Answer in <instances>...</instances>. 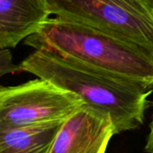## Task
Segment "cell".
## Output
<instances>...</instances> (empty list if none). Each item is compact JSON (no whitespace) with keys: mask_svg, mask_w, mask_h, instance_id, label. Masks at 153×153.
<instances>
[{"mask_svg":"<svg viewBox=\"0 0 153 153\" xmlns=\"http://www.w3.org/2000/svg\"><path fill=\"white\" fill-rule=\"evenodd\" d=\"M23 71L20 64H15L11 51L7 49H0V78L7 74Z\"/></svg>","mask_w":153,"mask_h":153,"instance_id":"cell-8","label":"cell"},{"mask_svg":"<svg viewBox=\"0 0 153 153\" xmlns=\"http://www.w3.org/2000/svg\"><path fill=\"white\" fill-rule=\"evenodd\" d=\"M20 66L23 71L76 95L85 105L107 114L116 134L139 129L144 123L151 88L47 51L35 50Z\"/></svg>","mask_w":153,"mask_h":153,"instance_id":"cell-1","label":"cell"},{"mask_svg":"<svg viewBox=\"0 0 153 153\" xmlns=\"http://www.w3.org/2000/svg\"><path fill=\"white\" fill-rule=\"evenodd\" d=\"M115 134L107 114L84 104L63 122L49 153H105Z\"/></svg>","mask_w":153,"mask_h":153,"instance_id":"cell-5","label":"cell"},{"mask_svg":"<svg viewBox=\"0 0 153 153\" xmlns=\"http://www.w3.org/2000/svg\"><path fill=\"white\" fill-rule=\"evenodd\" d=\"M56 17L83 24L153 52V16L145 0H44Z\"/></svg>","mask_w":153,"mask_h":153,"instance_id":"cell-3","label":"cell"},{"mask_svg":"<svg viewBox=\"0 0 153 153\" xmlns=\"http://www.w3.org/2000/svg\"><path fill=\"white\" fill-rule=\"evenodd\" d=\"M149 127V132L148 134L146 145L144 149L147 153H153V116H152V119Z\"/></svg>","mask_w":153,"mask_h":153,"instance_id":"cell-9","label":"cell"},{"mask_svg":"<svg viewBox=\"0 0 153 153\" xmlns=\"http://www.w3.org/2000/svg\"><path fill=\"white\" fill-rule=\"evenodd\" d=\"M83 105L76 95L40 78L17 86H0V129L65 121Z\"/></svg>","mask_w":153,"mask_h":153,"instance_id":"cell-4","label":"cell"},{"mask_svg":"<svg viewBox=\"0 0 153 153\" xmlns=\"http://www.w3.org/2000/svg\"><path fill=\"white\" fill-rule=\"evenodd\" d=\"M145 2L147 4V7L149 8V11L150 12L151 16H153V0H145Z\"/></svg>","mask_w":153,"mask_h":153,"instance_id":"cell-10","label":"cell"},{"mask_svg":"<svg viewBox=\"0 0 153 153\" xmlns=\"http://www.w3.org/2000/svg\"><path fill=\"white\" fill-rule=\"evenodd\" d=\"M25 42L143 88H153V52L97 28L48 18Z\"/></svg>","mask_w":153,"mask_h":153,"instance_id":"cell-2","label":"cell"},{"mask_svg":"<svg viewBox=\"0 0 153 153\" xmlns=\"http://www.w3.org/2000/svg\"><path fill=\"white\" fill-rule=\"evenodd\" d=\"M63 122L0 129V153H49Z\"/></svg>","mask_w":153,"mask_h":153,"instance_id":"cell-7","label":"cell"},{"mask_svg":"<svg viewBox=\"0 0 153 153\" xmlns=\"http://www.w3.org/2000/svg\"><path fill=\"white\" fill-rule=\"evenodd\" d=\"M50 15L44 0H0V49L16 47Z\"/></svg>","mask_w":153,"mask_h":153,"instance_id":"cell-6","label":"cell"}]
</instances>
